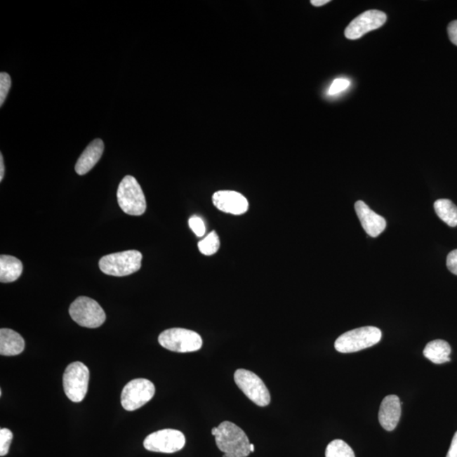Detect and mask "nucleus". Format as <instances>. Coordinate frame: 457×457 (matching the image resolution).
<instances>
[{
  "instance_id": "nucleus-7",
  "label": "nucleus",
  "mask_w": 457,
  "mask_h": 457,
  "mask_svg": "<svg viewBox=\"0 0 457 457\" xmlns=\"http://www.w3.org/2000/svg\"><path fill=\"white\" fill-rule=\"evenodd\" d=\"M89 378V369L82 362H75L68 366L63 376V387L69 400L84 401L88 390Z\"/></svg>"
},
{
  "instance_id": "nucleus-11",
  "label": "nucleus",
  "mask_w": 457,
  "mask_h": 457,
  "mask_svg": "<svg viewBox=\"0 0 457 457\" xmlns=\"http://www.w3.org/2000/svg\"><path fill=\"white\" fill-rule=\"evenodd\" d=\"M387 16L380 11L370 10L357 16L345 28V38L356 40L368 32L380 28L386 22Z\"/></svg>"
},
{
  "instance_id": "nucleus-21",
  "label": "nucleus",
  "mask_w": 457,
  "mask_h": 457,
  "mask_svg": "<svg viewBox=\"0 0 457 457\" xmlns=\"http://www.w3.org/2000/svg\"><path fill=\"white\" fill-rule=\"evenodd\" d=\"M220 246V238L216 232L209 233L207 237L199 242V249L206 256H211L216 253Z\"/></svg>"
},
{
  "instance_id": "nucleus-14",
  "label": "nucleus",
  "mask_w": 457,
  "mask_h": 457,
  "mask_svg": "<svg viewBox=\"0 0 457 457\" xmlns=\"http://www.w3.org/2000/svg\"><path fill=\"white\" fill-rule=\"evenodd\" d=\"M402 403L397 395H390L382 401L378 420L381 426L387 431H393L400 421Z\"/></svg>"
},
{
  "instance_id": "nucleus-22",
  "label": "nucleus",
  "mask_w": 457,
  "mask_h": 457,
  "mask_svg": "<svg viewBox=\"0 0 457 457\" xmlns=\"http://www.w3.org/2000/svg\"><path fill=\"white\" fill-rule=\"evenodd\" d=\"M13 434L10 430H0V456H5L9 452Z\"/></svg>"
},
{
  "instance_id": "nucleus-16",
  "label": "nucleus",
  "mask_w": 457,
  "mask_h": 457,
  "mask_svg": "<svg viewBox=\"0 0 457 457\" xmlns=\"http://www.w3.org/2000/svg\"><path fill=\"white\" fill-rule=\"evenodd\" d=\"M24 349L25 340L19 333L11 329H0V354L2 356H18Z\"/></svg>"
},
{
  "instance_id": "nucleus-12",
  "label": "nucleus",
  "mask_w": 457,
  "mask_h": 457,
  "mask_svg": "<svg viewBox=\"0 0 457 457\" xmlns=\"http://www.w3.org/2000/svg\"><path fill=\"white\" fill-rule=\"evenodd\" d=\"M213 204L220 211L241 216L249 210L248 199L240 192L234 191L216 192L212 197Z\"/></svg>"
},
{
  "instance_id": "nucleus-25",
  "label": "nucleus",
  "mask_w": 457,
  "mask_h": 457,
  "mask_svg": "<svg viewBox=\"0 0 457 457\" xmlns=\"http://www.w3.org/2000/svg\"><path fill=\"white\" fill-rule=\"evenodd\" d=\"M189 226L197 237H204L206 232L204 222L199 216H192L189 220Z\"/></svg>"
},
{
  "instance_id": "nucleus-15",
  "label": "nucleus",
  "mask_w": 457,
  "mask_h": 457,
  "mask_svg": "<svg viewBox=\"0 0 457 457\" xmlns=\"http://www.w3.org/2000/svg\"><path fill=\"white\" fill-rule=\"evenodd\" d=\"M105 150V144L101 139H95L82 152L76 164L75 170L78 175H84L96 166Z\"/></svg>"
},
{
  "instance_id": "nucleus-3",
  "label": "nucleus",
  "mask_w": 457,
  "mask_h": 457,
  "mask_svg": "<svg viewBox=\"0 0 457 457\" xmlns=\"http://www.w3.org/2000/svg\"><path fill=\"white\" fill-rule=\"evenodd\" d=\"M119 207L126 215L141 216L147 209L143 189L135 177L126 175L119 183L117 191Z\"/></svg>"
},
{
  "instance_id": "nucleus-31",
  "label": "nucleus",
  "mask_w": 457,
  "mask_h": 457,
  "mask_svg": "<svg viewBox=\"0 0 457 457\" xmlns=\"http://www.w3.org/2000/svg\"><path fill=\"white\" fill-rule=\"evenodd\" d=\"M250 451L251 452H253L255 451V448L253 444H250Z\"/></svg>"
},
{
  "instance_id": "nucleus-26",
  "label": "nucleus",
  "mask_w": 457,
  "mask_h": 457,
  "mask_svg": "<svg viewBox=\"0 0 457 457\" xmlns=\"http://www.w3.org/2000/svg\"><path fill=\"white\" fill-rule=\"evenodd\" d=\"M446 265L452 274L457 275V249L449 253Z\"/></svg>"
},
{
  "instance_id": "nucleus-8",
  "label": "nucleus",
  "mask_w": 457,
  "mask_h": 457,
  "mask_svg": "<svg viewBox=\"0 0 457 457\" xmlns=\"http://www.w3.org/2000/svg\"><path fill=\"white\" fill-rule=\"evenodd\" d=\"M234 380L246 397L258 406H269L271 397L265 383L256 373L246 369H237Z\"/></svg>"
},
{
  "instance_id": "nucleus-18",
  "label": "nucleus",
  "mask_w": 457,
  "mask_h": 457,
  "mask_svg": "<svg viewBox=\"0 0 457 457\" xmlns=\"http://www.w3.org/2000/svg\"><path fill=\"white\" fill-rule=\"evenodd\" d=\"M451 345L443 340H435L428 343L423 350V355L435 364H443L451 362Z\"/></svg>"
},
{
  "instance_id": "nucleus-20",
  "label": "nucleus",
  "mask_w": 457,
  "mask_h": 457,
  "mask_svg": "<svg viewBox=\"0 0 457 457\" xmlns=\"http://www.w3.org/2000/svg\"><path fill=\"white\" fill-rule=\"evenodd\" d=\"M325 457H355V454L343 440L335 439L328 444Z\"/></svg>"
},
{
  "instance_id": "nucleus-9",
  "label": "nucleus",
  "mask_w": 457,
  "mask_h": 457,
  "mask_svg": "<svg viewBox=\"0 0 457 457\" xmlns=\"http://www.w3.org/2000/svg\"><path fill=\"white\" fill-rule=\"evenodd\" d=\"M155 386L147 378H135L122 390L121 402L123 409L133 411L150 402L154 397Z\"/></svg>"
},
{
  "instance_id": "nucleus-32",
  "label": "nucleus",
  "mask_w": 457,
  "mask_h": 457,
  "mask_svg": "<svg viewBox=\"0 0 457 457\" xmlns=\"http://www.w3.org/2000/svg\"><path fill=\"white\" fill-rule=\"evenodd\" d=\"M223 457H240L237 456H234V455H229V454H225Z\"/></svg>"
},
{
  "instance_id": "nucleus-6",
  "label": "nucleus",
  "mask_w": 457,
  "mask_h": 457,
  "mask_svg": "<svg viewBox=\"0 0 457 457\" xmlns=\"http://www.w3.org/2000/svg\"><path fill=\"white\" fill-rule=\"evenodd\" d=\"M69 315L80 326L95 329L105 322L106 314L95 300L79 296L72 303L69 310Z\"/></svg>"
},
{
  "instance_id": "nucleus-27",
  "label": "nucleus",
  "mask_w": 457,
  "mask_h": 457,
  "mask_svg": "<svg viewBox=\"0 0 457 457\" xmlns=\"http://www.w3.org/2000/svg\"><path fill=\"white\" fill-rule=\"evenodd\" d=\"M447 31L451 43L457 46V20H453L449 24Z\"/></svg>"
},
{
  "instance_id": "nucleus-24",
  "label": "nucleus",
  "mask_w": 457,
  "mask_h": 457,
  "mask_svg": "<svg viewBox=\"0 0 457 457\" xmlns=\"http://www.w3.org/2000/svg\"><path fill=\"white\" fill-rule=\"evenodd\" d=\"M350 84H351V82H350L349 80L345 79V78H337V79L332 82L328 93L329 95H336V94L347 89Z\"/></svg>"
},
{
  "instance_id": "nucleus-13",
  "label": "nucleus",
  "mask_w": 457,
  "mask_h": 457,
  "mask_svg": "<svg viewBox=\"0 0 457 457\" xmlns=\"http://www.w3.org/2000/svg\"><path fill=\"white\" fill-rule=\"evenodd\" d=\"M355 210L362 228L370 237H377L384 232L386 228L385 218L373 212L364 201H357L355 204Z\"/></svg>"
},
{
  "instance_id": "nucleus-28",
  "label": "nucleus",
  "mask_w": 457,
  "mask_h": 457,
  "mask_svg": "<svg viewBox=\"0 0 457 457\" xmlns=\"http://www.w3.org/2000/svg\"><path fill=\"white\" fill-rule=\"evenodd\" d=\"M446 457H457V432L452 439L450 449H449Z\"/></svg>"
},
{
  "instance_id": "nucleus-5",
  "label": "nucleus",
  "mask_w": 457,
  "mask_h": 457,
  "mask_svg": "<svg viewBox=\"0 0 457 457\" xmlns=\"http://www.w3.org/2000/svg\"><path fill=\"white\" fill-rule=\"evenodd\" d=\"M159 343L168 351L186 353L199 351L203 347V339L190 329L173 328L160 333Z\"/></svg>"
},
{
  "instance_id": "nucleus-4",
  "label": "nucleus",
  "mask_w": 457,
  "mask_h": 457,
  "mask_svg": "<svg viewBox=\"0 0 457 457\" xmlns=\"http://www.w3.org/2000/svg\"><path fill=\"white\" fill-rule=\"evenodd\" d=\"M381 337V331L376 327L358 328L341 335L336 340L335 348L340 353L357 352L380 343Z\"/></svg>"
},
{
  "instance_id": "nucleus-30",
  "label": "nucleus",
  "mask_w": 457,
  "mask_h": 457,
  "mask_svg": "<svg viewBox=\"0 0 457 457\" xmlns=\"http://www.w3.org/2000/svg\"><path fill=\"white\" fill-rule=\"evenodd\" d=\"M329 2H331L329 0H311L310 3L314 6L320 7L326 5Z\"/></svg>"
},
{
  "instance_id": "nucleus-19",
  "label": "nucleus",
  "mask_w": 457,
  "mask_h": 457,
  "mask_svg": "<svg viewBox=\"0 0 457 457\" xmlns=\"http://www.w3.org/2000/svg\"><path fill=\"white\" fill-rule=\"evenodd\" d=\"M435 210L440 220L451 227L457 226V207L449 199H439L435 203Z\"/></svg>"
},
{
  "instance_id": "nucleus-29",
  "label": "nucleus",
  "mask_w": 457,
  "mask_h": 457,
  "mask_svg": "<svg viewBox=\"0 0 457 457\" xmlns=\"http://www.w3.org/2000/svg\"><path fill=\"white\" fill-rule=\"evenodd\" d=\"M4 176H5V164L1 154H0V181L3 180Z\"/></svg>"
},
{
  "instance_id": "nucleus-10",
  "label": "nucleus",
  "mask_w": 457,
  "mask_h": 457,
  "mask_svg": "<svg viewBox=\"0 0 457 457\" xmlns=\"http://www.w3.org/2000/svg\"><path fill=\"white\" fill-rule=\"evenodd\" d=\"M186 444L185 435L179 430H159L147 436L143 446L146 450L159 453H175L183 450Z\"/></svg>"
},
{
  "instance_id": "nucleus-23",
  "label": "nucleus",
  "mask_w": 457,
  "mask_h": 457,
  "mask_svg": "<svg viewBox=\"0 0 457 457\" xmlns=\"http://www.w3.org/2000/svg\"><path fill=\"white\" fill-rule=\"evenodd\" d=\"M11 88V78L9 74L1 72L0 74V106H3L8 93Z\"/></svg>"
},
{
  "instance_id": "nucleus-17",
  "label": "nucleus",
  "mask_w": 457,
  "mask_h": 457,
  "mask_svg": "<svg viewBox=\"0 0 457 457\" xmlns=\"http://www.w3.org/2000/svg\"><path fill=\"white\" fill-rule=\"evenodd\" d=\"M23 271V265L20 259L10 255L0 257V282L11 283L19 279Z\"/></svg>"
},
{
  "instance_id": "nucleus-1",
  "label": "nucleus",
  "mask_w": 457,
  "mask_h": 457,
  "mask_svg": "<svg viewBox=\"0 0 457 457\" xmlns=\"http://www.w3.org/2000/svg\"><path fill=\"white\" fill-rule=\"evenodd\" d=\"M212 435L216 437L218 448L225 454L248 457L252 453L248 436L240 427L232 422L225 421L213 428Z\"/></svg>"
},
{
  "instance_id": "nucleus-2",
  "label": "nucleus",
  "mask_w": 457,
  "mask_h": 457,
  "mask_svg": "<svg viewBox=\"0 0 457 457\" xmlns=\"http://www.w3.org/2000/svg\"><path fill=\"white\" fill-rule=\"evenodd\" d=\"M142 259L143 255L139 251L128 250L102 257L100 267L102 273L111 277H127L141 269Z\"/></svg>"
}]
</instances>
